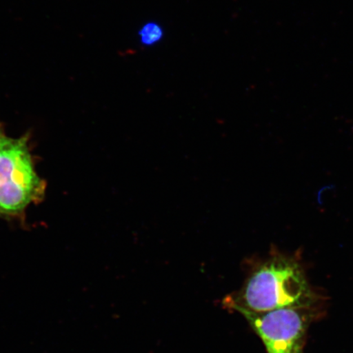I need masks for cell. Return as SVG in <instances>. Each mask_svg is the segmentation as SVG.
<instances>
[{
    "label": "cell",
    "instance_id": "6da1fadb",
    "mask_svg": "<svg viewBox=\"0 0 353 353\" xmlns=\"http://www.w3.org/2000/svg\"><path fill=\"white\" fill-rule=\"evenodd\" d=\"M312 294L296 259L275 252L254 269L241 292L224 303L239 312H265L310 305Z\"/></svg>",
    "mask_w": 353,
    "mask_h": 353
},
{
    "label": "cell",
    "instance_id": "7a4b0ae2",
    "mask_svg": "<svg viewBox=\"0 0 353 353\" xmlns=\"http://www.w3.org/2000/svg\"><path fill=\"white\" fill-rule=\"evenodd\" d=\"M29 135L6 137L0 144V217H20L41 202L46 183L35 170Z\"/></svg>",
    "mask_w": 353,
    "mask_h": 353
},
{
    "label": "cell",
    "instance_id": "3957f363",
    "mask_svg": "<svg viewBox=\"0 0 353 353\" xmlns=\"http://www.w3.org/2000/svg\"><path fill=\"white\" fill-rule=\"evenodd\" d=\"M239 312L261 338L268 353H294L301 346V339L307 329V319L301 308Z\"/></svg>",
    "mask_w": 353,
    "mask_h": 353
},
{
    "label": "cell",
    "instance_id": "277c9868",
    "mask_svg": "<svg viewBox=\"0 0 353 353\" xmlns=\"http://www.w3.org/2000/svg\"><path fill=\"white\" fill-rule=\"evenodd\" d=\"M139 34L143 46H152L161 41L164 37V30L156 22H148L139 30Z\"/></svg>",
    "mask_w": 353,
    "mask_h": 353
},
{
    "label": "cell",
    "instance_id": "5b68a950",
    "mask_svg": "<svg viewBox=\"0 0 353 353\" xmlns=\"http://www.w3.org/2000/svg\"><path fill=\"white\" fill-rule=\"evenodd\" d=\"M6 136L7 134L6 130H4L2 123H0V144L2 143L3 139H6Z\"/></svg>",
    "mask_w": 353,
    "mask_h": 353
},
{
    "label": "cell",
    "instance_id": "8992f818",
    "mask_svg": "<svg viewBox=\"0 0 353 353\" xmlns=\"http://www.w3.org/2000/svg\"><path fill=\"white\" fill-rule=\"evenodd\" d=\"M294 353H303L301 346L299 347L297 350L294 351Z\"/></svg>",
    "mask_w": 353,
    "mask_h": 353
}]
</instances>
